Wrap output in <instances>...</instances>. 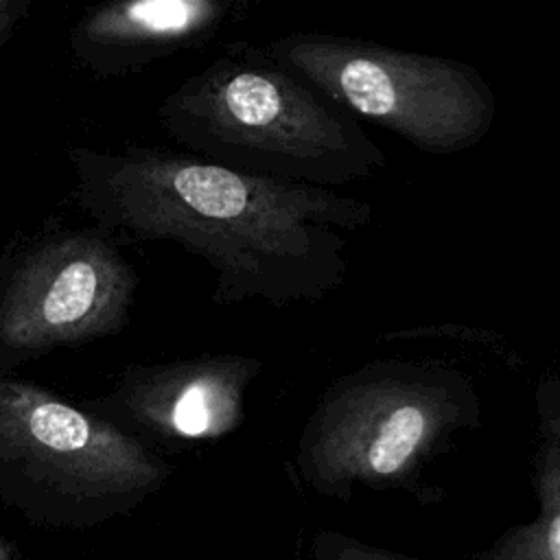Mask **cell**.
<instances>
[{
	"instance_id": "6da1fadb",
	"label": "cell",
	"mask_w": 560,
	"mask_h": 560,
	"mask_svg": "<svg viewBox=\"0 0 560 560\" xmlns=\"http://www.w3.org/2000/svg\"><path fill=\"white\" fill-rule=\"evenodd\" d=\"M74 199L98 228L173 241L214 271L212 300L317 302L341 287L346 234L372 223L368 201L245 175L190 153L127 147L68 151Z\"/></svg>"
},
{
	"instance_id": "7a4b0ae2",
	"label": "cell",
	"mask_w": 560,
	"mask_h": 560,
	"mask_svg": "<svg viewBox=\"0 0 560 560\" xmlns=\"http://www.w3.org/2000/svg\"><path fill=\"white\" fill-rule=\"evenodd\" d=\"M158 118L190 155L284 184L332 190L370 179L385 164L359 118L262 46L225 50L173 90Z\"/></svg>"
},
{
	"instance_id": "3957f363",
	"label": "cell",
	"mask_w": 560,
	"mask_h": 560,
	"mask_svg": "<svg viewBox=\"0 0 560 560\" xmlns=\"http://www.w3.org/2000/svg\"><path fill=\"white\" fill-rule=\"evenodd\" d=\"M262 48L354 118L427 153L464 151L494 122L490 85L453 59L322 33L282 35Z\"/></svg>"
},
{
	"instance_id": "277c9868",
	"label": "cell",
	"mask_w": 560,
	"mask_h": 560,
	"mask_svg": "<svg viewBox=\"0 0 560 560\" xmlns=\"http://www.w3.org/2000/svg\"><path fill=\"white\" fill-rule=\"evenodd\" d=\"M162 459L140 440L52 392L0 376V486L70 503H114L155 488Z\"/></svg>"
},
{
	"instance_id": "5b68a950",
	"label": "cell",
	"mask_w": 560,
	"mask_h": 560,
	"mask_svg": "<svg viewBox=\"0 0 560 560\" xmlns=\"http://www.w3.org/2000/svg\"><path fill=\"white\" fill-rule=\"evenodd\" d=\"M138 278L96 232H61L28 247L0 282V370L118 335Z\"/></svg>"
},
{
	"instance_id": "8992f818",
	"label": "cell",
	"mask_w": 560,
	"mask_h": 560,
	"mask_svg": "<svg viewBox=\"0 0 560 560\" xmlns=\"http://www.w3.org/2000/svg\"><path fill=\"white\" fill-rule=\"evenodd\" d=\"M475 407L455 374L368 370L335 387L313 422V453L335 472L392 477Z\"/></svg>"
},
{
	"instance_id": "52a82bcc",
	"label": "cell",
	"mask_w": 560,
	"mask_h": 560,
	"mask_svg": "<svg viewBox=\"0 0 560 560\" xmlns=\"http://www.w3.org/2000/svg\"><path fill=\"white\" fill-rule=\"evenodd\" d=\"M260 365L236 354L129 365L114 389L85 409L120 431L140 429L171 440H208L232 431Z\"/></svg>"
},
{
	"instance_id": "ba28073f",
	"label": "cell",
	"mask_w": 560,
	"mask_h": 560,
	"mask_svg": "<svg viewBox=\"0 0 560 560\" xmlns=\"http://www.w3.org/2000/svg\"><path fill=\"white\" fill-rule=\"evenodd\" d=\"M214 0H120L88 9L70 31L74 59L96 77L138 72L195 46L223 22Z\"/></svg>"
},
{
	"instance_id": "9c48e42d",
	"label": "cell",
	"mask_w": 560,
	"mask_h": 560,
	"mask_svg": "<svg viewBox=\"0 0 560 560\" xmlns=\"http://www.w3.org/2000/svg\"><path fill=\"white\" fill-rule=\"evenodd\" d=\"M33 0H0V44L9 37L15 24L24 18Z\"/></svg>"
},
{
	"instance_id": "30bf717a",
	"label": "cell",
	"mask_w": 560,
	"mask_h": 560,
	"mask_svg": "<svg viewBox=\"0 0 560 560\" xmlns=\"http://www.w3.org/2000/svg\"><path fill=\"white\" fill-rule=\"evenodd\" d=\"M547 542H549L551 560H560V514H558V516L551 521V525H549Z\"/></svg>"
},
{
	"instance_id": "8fae6325",
	"label": "cell",
	"mask_w": 560,
	"mask_h": 560,
	"mask_svg": "<svg viewBox=\"0 0 560 560\" xmlns=\"http://www.w3.org/2000/svg\"><path fill=\"white\" fill-rule=\"evenodd\" d=\"M0 560H4V556H2V553H0Z\"/></svg>"
}]
</instances>
